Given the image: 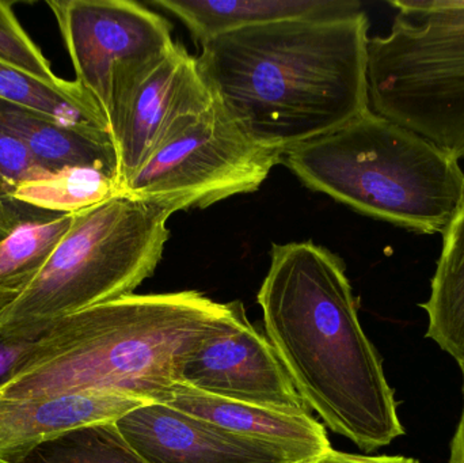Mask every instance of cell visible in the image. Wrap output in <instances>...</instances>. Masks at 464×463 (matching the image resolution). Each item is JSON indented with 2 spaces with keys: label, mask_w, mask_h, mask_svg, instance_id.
Returning <instances> with one entry per match:
<instances>
[{
  "label": "cell",
  "mask_w": 464,
  "mask_h": 463,
  "mask_svg": "<svg viewBox=\"0 0 464 463\" xmlns=\"http://www.w3.org/2000/svg\"><path fill=\"white\" fill-rule=\"evenodd\" d=\"M364 11L246 27L201 43L198 72L254 143L285 154L370 109Z\"/></svg>",
  "instance_id": "1"
},
{
  "label": "cell",
  "mask_w": 464,
  "mask_h": 463,
  "mask_svg": "<svg viewBox=\"0 0 464 463\" xmlns=\"http://www.w3.org/2000/svg\"><path fill=\"white\" fill-rule=\"evenodd\" d=\"M256 301L295 389L333 432L364 451L405 434L338 256L310 241L273 245Z\"/></svg>",
  "instance_id": "2"
},
{
  "label": "cell",
  "mask_w": 464,
  "mask_h": 463,
  "mask_svg": "<svg viewBox=\"0 0 464 463\" xmlns=\"http://www.w3.org/2000/svg\"><path fill=\"white\" fill-rule=\"evenodd\" d=\"M245 315L198 291L121 296L52 323L0 397L106 389L163 404L187 359Z\"/></svg>",
  "instance_id": "3"
},
{
  "label": "cell",
  "mask_w": 464,
  "mask_h": 463,
  "mask_svg": "<svg viewBox=\"0 0 464 463\" xmlns=\"http://www.w3.org/2000/svg\"><path fill=\"white\" fill-rule=\"evenodd\" d=\"M283 160L310 189L419 233H446L464 204L459 160L371 109Z\"/></svg>",
  "instance_id": "4"
},
{
  "label": "cell",
  "mask_w": 464,
  "mask_h": 463,
  "mask_svg": "<svg viewBox=\"0 0 464 463\" xmlns=\"http://www.w3.org/2000/svg\"><path fill=\"white\" fill-rule=\"evenodd\" d=\"M171 207L121 192L72 214L32 285L0 312L2 333H29L130 295L152 276L168 242Z\"/></svg>",
  "instance_id": "5"
},
{
  "label": "cell",
  "mask_w": 464,
  "mask_h": 463,
  "mask_svg": "<svg viewBox=\"0 0 464 463\" xmlns=\"http://www.w3.org/2000/svg\"><path fill=\"white\" fill-rule=\"evenodd\" d=\"M368 40V103L450 157H464V0H398Z\"/></svg>",
  "instance_id": "6"
},
{
  "label": "cell",
  "mask_w": 464,
  "mask_h": 463,
  "mask_svg": "<svg viewBox=\"0 0 464 463\" xmlns=\"http://www.w3.org/2000/svg\"><path fill=\"white\" fill-rule=\"evenodd\" d=\"M283 157L247 138L212 95L169 128L122 192L176 212L207 208L258 189Z\"/></svg>",
  "instance_id": "7"
},
{
  "label": "cell",
  "mask_w": 464,
  "mask_h": 463,
  "mask_svg": "<svg viewBox=\"0 0 464 463\" xmlns=\"http://www.w3.org/2000/svg\"><path fill=\"white\" fill-rule=\"evenodd\" d=\"M211 98L196 57L181 43L150 62L114 71L106 117L121 190L169 128Z\"/></svg>",
  "instance_id": "8"
},
{
  "label": "cell",
  "mask_w": 464,
  "mask_h": 463,
  "mask_svg": "<svg viewBox=\"0 0 464 463\" xmlns=\"http://www.w3.org/2000/svg\"><path fill=\"white\" fill-rule=\"evenodd\" d=\"M46 5L56 19L76 81L105 114L114 71L150 62L176 43L162 15L130 0H49Z\"/></svg>",
  "instance_id": "9"
},
{
  "label": "cell",
  "mask_w": 464,
  "mask_h": 463,
  "mask_svg": "<svg viewBox=\"0 0 464 463\" xmlns=\"http://www.w3.org/2000/svg\"><path fill=\"white\" fill-rule=\"evenodd\" d=\"M179 382L230 401L313 416L275 348L247 315L231 331L206 340L185 362Z\"/></svg>",
  "instance_id": "10"
},
{
  "label": "cell",
  "mask_w": 464,
  "mask_h": 463,
  "mask_svg": "<svg viewBox=\"0 0 464 463\" xmlns=\"http://www.w3.org/2000/svg\"><path fill=\"white\" fill-rule=\"evenodd\" d=\"M116 424L149 463H295L265 443L162 404L138 408Z\"/></svg>",
  "instance_id": "11"
},
{
  "label": "cell",
  "mask_w": 464,
  "mask_h": 463,
  "mask_svg": "<svg viewBox=\"0 0 464 463\" xmlns=\"http://www.w3.org/2000/svg\"><path fill=\"white\" fill-rule=\"evenodd\" d=\"M144 405L150 402L106 389L52 397H0V463H19L64 432L116 423Z\"/></svg>",
  "instance_id": "12"
},
{
  "label": "cell",
  "mask_w": 464,
  "mask_h": 463,
  "mask_svg": "<svg viewBox=\"0 0 464 463\" xmlns=\"http://www.w3.org/2000/svg\"><path fill=\"white\" fill-rule=\"evenodd\" d=\"M162 405L265 443L295 463H310L332 450L326 429L314 416H295L209 396L177 382Z\"/></svg>",
  "instance_id": "13"
},
{
  "label": "cell",
  "mask_w": 464,
  "mask_h": 463,
  "mask_svg": "<svg viewBox=\"0 0 464 463\" xmlns=\"http://www.w3.org/2000/svg\"><path fill=\"white\" fill-rule=\"evenodd\" d=\"M179 19L198 43L246 27L362 11L354 0H154Z\"/></svg>",
  "instance_id": "14"
},
{
  "label": "cell",
  "mask_w": 464,
  "mask_h": 463,
  "mask_svg": "<svg viewBox=\"0 0 464 463\" xmlns=\"http://www.w3.org/2000/svg\"><path fill=\"white\" fill-rule=\"evenodd\" d=\"M0 128L24 144L46 170L94 168L117 177V157L109 133L67 127L52 117L0 100Z\"/></svg>",
  "instance_id": "15"
},
{
  "label": "cell",
  "mask_w": 464,
  "mask_h": 463,
  "mask_svg": "<svg viewBox=\"0 0 464 463\" xmlns=\"http://www.w3.org/2000/svg\"><path fill=\"white\" fill-rule=\"evenodd\" d=\"M443 249L421 304L428 315L427 339L464 364V204L443 234Z\"/></svg>",
  "instance_id": "16"
},
{
  "label": "cell",
  "mask_w": 464,
  "mask_h": 463,
  "mask_svg": "<svg viewBox=\"0 0 464 463\" xmlns=\"http://www.w3.org/2000/svg\"><path fill=\"white\" fill-rule=\"evenodd\" d=\"M0 100L40 111L67 127L111 135L100 103L76 79L60 84L46 83L0 62Z\"/></svg>",
  "instance_id": "17"
},
{
  "label": "cell",
  "mask_w": 464,
  "mask_h": 463,
  "mask_svg": "<svg viewBox=\"0 0 464 463\" xmlns=\"http://www.w3.org/2000/svg\"><path fill=\"white\" fill-rule=\"evenodd\" d=\"M72 223V215L22 223L0 241V312L32 285Z\"/></svg>",
  "instance_id": "18"
},
{
  "label": "cell",
  "mask_w": 464,
  "mask_h": 463,
  "mask_svg": "<svg viewBox=\"0 0 464 463\" xmlns=\"http://www.w3.org/2000/svg\"><path fill=\"white\" fill-rule=\"evenodd\" d=\"M121 192L117 177L108 171L94 168H67L19 185L11 192V198L27 208L72 215Z\"/></svg>",
  "instance_id": "19"
},
{
  "label": "cell",
  "mask_w": 464,
  "mask_h": 463,
  "mask_svg": "<svg viewBox=\"0 0 464 463\" xmlns=\"http://www.w3.org/2000/svg\"><path fill=\"white\" fill-rule=\"evenodd\" d=\"M19 463H149L116 423L79 427L48 440Z\"/></svg>",
  "instance_id": "20"
},
{
  "label": "cell",
  "mask_w": 464,
  "mask_h": 463,
  "mask_svg": "<svg viewBox=\"0 0 464 463\" xmlns=\"http://www.w3.org/2000/svg\"><path fill=\"white\" fill-rule=\"evenodd\" d=\"M0 62L46 83L60 84L65 81L53 72L49 60L27 34L14 13L13 3L3 0H0Z\"/></svg>",
  "instance_id": "21"
},
{
  "label": "cell",
  "mask_w": 464,
  "mask_h": 463,
  "mask_svg": "<svg viewBox=\"0 0 464 463\" xmlns=\"http://www.w3.org/2000/svg\"><path fill=\"white\" fill-rule=\"evenodd\" d=\"M24 143L0 128V185L11 198V192L24 182L48 176Z\"/></svg>",
  "instance_id": "22"
},
{
  "label": "cell",
  "mask_w": 464,
  "mask_h": 463,
  "mask_svg": "<svg viewBox=\"0 0 464 463\" xmlns=\"http://www.w3.org/2000/svg\"><path fill=\"white\" fill-rule=\"evenodd\" d=\"M44 332L45 329L32 331L29 333L0 332V389L13 380L22 362L37 344Z\"/></svg>",
  "instance_id": "23"
},
{
  "label": "cell",
  "mask_w": 464,
  "mask_h": 463,
  "mask_svg": "<svg viewBox=\"0 0 464 463\" xmlns=\"http://www.w3.org/2000/svg\"><path fill=\"white\" fill-rule=\"evenodd\" d=\"M24 206L15 203L0 185V241L10 236L22 223L27 222Z\"/></svg>",
  "instance_id": "24"
},
{
  "label": "cell",
  "mask_w": 464,
  "mask_h": 463,
  "mask_svg": "<svg viewBox=\"0 0 464 463\" xmlns=\"http://www.w3.org/2000/svg\"><path fill=\"white\" fill-rule=\"evenodd\" d=\"M310 463H420L417 459L402 456H365V454H348L343 451L330 450L321 458Z\"/></svg>",
  "instance_id": "25"
},
{
  "label": "cell",
  "mask_w": 464,
  "mask_h": 463,
  "mask_svg": "<svg viewBox=\"0 0 464 463\" xmlns=\"http://www.w3.org/2000/svg\"><path fill=\"white\" fill-rule=\"evenodd\" d=\"M462 370L463 378V404L462 412H460L459 421H458L457 429L452 437L451 445H450V457L447 463H464V364L459 366Z\"/></svg>",
  "instance_id": "26"
}]
</instances>
